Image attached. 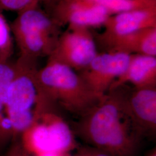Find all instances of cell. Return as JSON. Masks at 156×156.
<instances>
[{"instance_id": "d6986e66", "label": "cell", "mask_w": 156, "mask_h": 156, "mask_svg": "<svg viewBox=\"0 0 156 156\" xmlns=\"http://www.w3.org/2000/svg\"><path fill=\"white\" fill-rule=\"evenodd\" d=\"M110 156L108 154H107L106 153H104L103 152H101L100 151H97V152L93 153L92 154H91L90 156Z\"/></svg>"}, {"instance_id": "7a4b0ae2", "label": "cell", "mask_w": 156, "mask_h": 156, "mask_svg": "<svg viewBox=\"0 0 156 156\" xmlns=\"http://www.w3.org/2000/svg\"><path fill=\"white\" fill-rule=\"evenodd\" d=\"M34 62L19 58L8 90L6 111L13 140L20 137L42 114L55 106L41 89Z\"/></svg>"}, {"instance_id": "7402d4cb", "label": "cell", "mask_w": 156, "mask_h": 156, "mask_svg": "<svg viewBox=\"0 0 156 156\" xmlns=\"http://www.w3.org/2000/svg\"></svg>"}, {"instance_id": "3957f363", "label": "cell", "mask_w": 156, "mask_h": 156, "mask_svg": "<svg viewBox=\"0 0 156 156\" xmlns=\"http://www.w3.org/2000/svg\"><path fill=\"white\" fill-rule=\"evenodd\" d=\"M37 79L41 89L51 102L59 109L80 117L105 96L90 89L73 68L53 60L38 71Z\"/></svg>"}, {"instance_id": "52a82bcc", "label": "cell", "mask_w": 156, "mask_h": 156, "mask_svg": "<svg viewBox=\"0 0 156 156\" xmlns=\"http://www.w3.org/2000/svg\"><path fill=\"white\" fill-rule=\"evenodd\" d=\"M128 108L142 136L156 131V87L135 89L127 93Z\"/></svg>"}, {"instance_id": "7c38bea8", "label": "cell", "mask_w": 156, "mask_h": 156, "mask_svg": "<svg viewBox=\"0 0 156 156\" xmlns=\"http://www.w3.org/2000/svg\"><path fill=\"white\" fill-rule=\"evenodd\" d=\"M0 9V62L9 61L13 52L11 28Z\"/></svg>"}, {"instance_id": "4fadbf2b", "label": "cell", "mask_w": 156, "mask_h": 156, "mask_svg": "<svg viewBox=\"0 0 156 156\" xmlns=\"http://www.w3.org/2000/svg\"><path fill=\"white\" fill-rule=\"evenodd\" d=\"M37 0H0V9L18 12L34 7Z\"/></svg>"}, {"instance_id": "ba28073f", "label": "cell", "mask_w": 156, "mask_h": 156, "mask_svg": "<svg viewBox=\"0 0 156 156\" xmlns=\"http://www.w3.org/2000/svg\"><path fill=\"white\" fill-rule=\"evenodd\" d=\"M97 56L94 42L87 37L73 35L50 54V60L73 67H86Z\"/></svg>"}, {"instance_id": "8fae6325", "label": "cell", "mask_w": 156, "mask_h": 156, "mask_svg": "<svg viewBox=\"0 0 156 156\" xmlns=\"http://www.w3.org/2000/svg\"><path fill=\"white\" fill-rule=\"evenodd\" d=\"M107 15V8L98 5L89 9L74 12L71 16V20L78 25H96L105 22Z\"/></svg>"}, {"instance_id": "5bb4252c", "label": "cell", "mask_w": 156, "mask_h": 156, "mask_svg": "<svg viewBox=\"0 0 156 156\" xmlns=\"http://www.w3.org/2000/svg\"><path fill=\"white\" fill-rule=\"evenodd\" d=\"M100 5L116 11H128L133 7L131 0H92Z\"/></svg>"}, {"instance_id": "5b68a950", "label": "cell", "mask_w": 156, "mask_h": 156, "mask_svg": "<svg viewBox=\"0 0 156 156\" xmlns=\"http://www.w3.org/2000/svg\"><path fill=\"white\" fill-rule=\"evenodd\" d=\"M10 26L20 57L35 60L41 55H50L53 50L49 36L51 21L34 6L19 12Z\"/></svg>"}, {"instance_id": "6da1fadb", "label": "cell", "mask_w": 156, "mask_h": 156, "mask_svg": "<svg viewBox=\"0 0 156 156\" xmlns=\"http://www.w3.org/2000/svg\"><path fill=\"white\" fill-rule=\"evenodd\" d=\"M79 135L110 156H135L142 134L135 123L122 87L109 90L102 100L80 117Z\"/></svg>"}, {"instance_id": "30bf717a", "label": "cell", "mask_w": 156, "mask_h": 156, "mask_svg": "<svg viewBox=\"0 0 156 156\" xmlns=\"http://www.w3.org/2000/svg\"><path fill=\"white\" fill-rule=\"evenodd\" d=\"M16 71V62H0V149L13 140L7 115L6 98L9 86Z\"/></svg>"}, {"instance_id": "9c48e42d", "label": "cell", "mask_w": 156, "mask_h": 156, "mask_svg": "<svg viewBox=\"0 0 156 156\" xmlns=\"http://www.w3.org/2000/svg\"><path fill=\"white\" fill-rule=\"evenodd\" d=\"M127 83L132 84L135 89L156 87L155 57L147 55L131 56L127 69L113 82L109 90Z\"/></svg>"}, {"instance_id": "277c9868", "label": "cell", "mask_w": 156, "mask_h": 156, "mask_svg": "<svg viewBox=\"0 0 156 156\" xmlns=\"http://www.w3.org/2000/svg\"><path fill=\"white\" fill-rule=\"evenodd\" d=\"M58 109L54 107L44 112L21 135V144L29 154L64 155L75 147L73 132Z\"/></svg>"}, {"instance_id": "e0dca14e", "label": "cell", "mask_w": 156, "mask_h": 156, "mask_svg": "<svg viewBox=\"0 0 156 156\" xmlns=\"http://www.w3.org/2000/svg\"><path fill=\"white\" fill-rule=\"evenodd\" d=\"M141 23L123 22L117 23L116 31L120 35H127L135 32L140 27Z\"/></svg>"}, {"instance_id": "8992f818", "label": "cell", "mask_w": 156, "mask_h": 156, "mask_svg": "<svg viewBox=\"0 0 156 156\" xmlns=\"http://www.w3.org/2000/svg\"><path fill=\"white\" fill-rule=\"evenodd\" d=\"M130 59L128 53L121 51L97 55L80 76L92 91L104 96L113 82L127 69Z\"/></svg>"}, {"instance_id": "2e32d148", "label": "cell", "mask_w": 156, "mask_h": 156, "mask_svg": "<svg viewBox=\"0 0 156 156\" xmlns=\"http://www.w3.org/2000/svg\"><path fill=\"white\" fill-rule=\"evenodd\" d=\"M147 17V13L145 11H133L123 12L116 17V23L133 22L141 23Z\"/></svg>"}, {"instance_id": "44dd1931", "label": "cell", "mask_w": 156, "mask_h": 156, "mask_svg": "<svg viewBox=\"0 0 156 156\" xmlns=\"http://www.w3.org/2000/svg\"><path fill=\"white\" fill-rule=\"evenodd\" d=\"M147 156H156V149L153 150Z\"/></svg>"}, {"instance_id": "9a60e30c", "label": "cell", "mask_w": 156, "mask_h": 156, "mask_svg": "<svg viewBox=\"0 0 156 156\" xmlns=\"http://www.w3.org/2000/svg\"><path fill=\"white\" fill-rule=\"evenodd\" d=\"M140 51L143 55L156 56V33L155 31L150 34L140 41Z\"/></svg>"}, {"instance_id": "ffe728a7", "label": "cell", "mask_w": 156, "mask_h": 156, "mask_svg": "<svg viewBox=\"0 0 156 156\" xmlns=\"http://www.w3.org/2000/svg\"><path fill=\"white\" fill-rule=\"evenodd\" d=\"M39 156H63V155L56 154V153H47V154H44Z\"/></svg>"}, {"instance_id": "ac0fdd59", "label": "cell", "mask_w": 156, "mask_h": 156, "mask_svg": "<svg viewBox=\"0 0 156 156\" xmlns=\"http://www.w3.org/2000/svg\"><path fill=\"white\" fill-rule=\"evenodd\" d=\"M5 156H30V154L25 151L21 143L15 140L13 141V144Z\"/></svg>"}]
</instances>
